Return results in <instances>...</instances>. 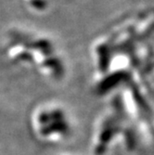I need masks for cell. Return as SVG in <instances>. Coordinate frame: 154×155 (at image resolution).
Returning a JSON list of instances; mask_svg holds the SVG:
<instances>
[{
  "instance_id": "obj_1",
  "label": "cell",
  "mask_w": 154,
  "mask_h": 155,
  "mask_svg": "<svg viewBox=\"0 0 154 155\" xmlns=\"http://www.w3.org/2000/svg\"><path fill=\"white\" fill-rule=\"evenodd\" d=\"M115 107V114L113 116L108 117L103 124L100 134V141L96 148V155H103L110 140L122 131V124L123 121H126V114L123 104V101L120 97L115 98L113 101Z\"/></svg>"
},
{
  "instance_id": "obj_2",
  "label": "cell",
  "mask_w": 154,
  "mask_h": 155,
  "mask_svg": "<svg viewBox=\"0 0 154 155\" xmlns=\"http://www.w3.org/2000/svg\"><path fill=\"white\" fill-rule=\"evenodd\" d=\"M38 122L41 124L40 132L43 136H49L54 133L65 135L69 131V125L65 121L63 111L59 109L42 111L38 116Z\"/></svg>"
}]
</instances>
